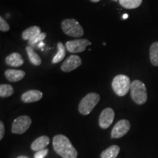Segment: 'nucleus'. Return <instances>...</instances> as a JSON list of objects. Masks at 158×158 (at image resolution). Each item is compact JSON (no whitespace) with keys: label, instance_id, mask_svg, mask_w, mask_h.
<instances>
[{"label":"nucleus","instance_id":"f257e3e1","mask_svg":"<svg viewBox=\"0 0 158 158\" xmlns=\"http://www.w3.org/2000/svg\"><path fill=\"white\" fill-rule=\"evenodd\" d=\"M54 151L62 158H76L78 152L68 137L64 135H56L53 139Z\"/></svg>","mask_w":158,"mask_h":158},{"label":"nucleus","instance_id":"f03ea898","mask_svg":"<svg viewBox=\"0 0 158 158\" xmlns=\"http://www.w3.org/2000/svg\"><path fill=\"white\" fill-rule=\"evenodd\" d=\"M130 95L138 105H143L147 100V90L145 84L139 80H135L130 86Z\"/></svg>","mask_w":158,"mask_h":158},{"label":"nucleus","instance_id":"7ed1b4c3","mask_svg":"<svg viewBox=\"0 0 158 158\" xmlns=\"http://www.w3.org/2000/svg\"><path fill=\"white\" fill-rule=\"evenodd\" d=\"M62 29L65 35L73 37H81L84 34L81 25L76 19H68L62 21Z\"/></svg>","mask_w":158,"mask_h":158},{"label":"nucleus","instance_id":"20e7f679","mask_svg":"<svg viewBox=\"0 0 158 158\" xmlns=\"http://www.w3.org/2000/svg\"><path fill=\"white\" fill-rule=\"evenodd\" d=\"M100 95L95 92H91L86 94L79 103L78 110L80 114L85 116L89 114L100 101Z\"/></svg>","mask_w":158,"mask_h":158},{"label":"nucleus","instance_id":"39448f33","mask_svg":"<svg viewBox=\"0 0 158 158\" xmlns=\"http://www.w3.org/2000/svg\"><path fill=\"white\" fill-rule=\"evenodd\" d=\"M111 86L114 92L118 96L123 97L126 95L130 90L131 82L128 76L125 75H118L114 77Z\"/></svg>","mask_w":158,"mask_h":158},{"label":"nucleus","instance_id":"423d86ee","mask_svg":"<svg viewBox=\"0 0 158 158\" xmlns=\"http://www.w3.org/2000/svg\"><path fill=\"white\" fill-rule=\"evenodd\" d=\"M31 124V118L28 116H21L15 118L12 124V133L23 134L29 129Z\"/></svg>","mask_w":158,"mask_h":158},{"label":"nucleus","instance_id":"0eeeda50","mask_svg":"<svg viewBox=\"0 0 158 158\" xmlns=\"http://www.w3.org/2000/svg\"><path fill=\"white\" fill-rule=\"evenodd\" d=\"M92 45V43L88 39H78L68 41L65 44L66 49L69 52L78 54L86 50L88 45Z\"/></svg>","mask_w":158,"mask_h":158},{"label":"nucleus","instance_id":"6e6552de","mask_svg":"<svg viewBox=\"0 0 158 158\" xmlns=\"http://www.w3.org/2000/svg\"><path fill=\"white\" fill-rule=\"evenodd\" d=\"M130 129V123L128 120L122 119L116 123L111 131L112 138H119L123 137Z\"/></svg>","mask_w":158,"mask_h":158},{"label":"nucleus","instance_id":"1a4fd4ad","mask_svg":"<svg viewBox=\"0 0 158 158\" xmlns=\"http://www.w3.org/2000/svg\"><path fill=\"white\" fill-rule=\"evenodd\" d=\"M114 116V110L110 108H107L104 109L100 114L99 117V125L102 129H107L113 123Z\"/></svg>","mask_w":158,"mask_h":158},{"label":"nucleus","instance_id":"9d476101","mask_svg":"<svg viewBox=\"0 0 158 158\" xmlns=\"http://www.w3.org/2000/svg\"><path fill=\"white\" fill-rule=\"evenodd\" d=\"M82 64L81 59L77 55H71L62 63L61 69L63 72L69 73L76 70Z\"/></svg>","mask_w":158,"mask_h":158},{"label":"nucleus","instance_id":"9b49d317","mask_svg":"<svg viewBox=\"0 0 158 158\" xmlns=\"http://www.w3.org/2000/svg\"><path fill=\"white\" fill-rule=\"evenodd\" d=\"M42 92L39 90H29L24 92L21 95V100L25 103H30V102H34L39 101L43 98Z\"/></svg>","mask_w":158,"mask_h":158},{"label":"nucleus","instance_id":"f8f14e48","mask_svg":"<svg viewBox=\"0 0 158 158\" xmlns=\"http://www.w3.org/2000/svg\"><path fill=\"white\" fill-rule=\"evenodd\" d=\"M25 72L21 70H15V69H8L5 71V76L7 81L10 82H18L24 78Z\"/></svg>","mask_w":158,"mask_h":158},{"label":"nucleus","instance_id":"ddd939ff","mask_svg":"<svg viewBox=\"0 0 158 158\" xmlns=\"http://www.w3.org/2000/svg\"><path fill=\"white\" fill-rule=\"evenodd\" d=\"M5 62L9 66L13 67V68H18V67H21V65H23L24 61H23L21 54L15 52L12 53L11 54L6 57Z\"/></svg>","mask_w":158,"mask_h":158},{"label":"nucleus","instance_id":"4468645a","mask_svg":"<svg viewBox=\"0 0 158 158\" xmlns=\"http://www.w3.org/2000/svg\"><path fill=\"white\" fill-rule=\"evenodd\" d=\"M50 139L48 136L43 135L40 137L37 138L32 142L31 145V149L33 151H40V150L45 149V148L49 144Z\"/></svg>","mask_w":158,"mask_h":158},{"label":"nucleus","instance_id":"2eb2a0df","mask_svg":"<svg viewBox=\"0 0 158 158\" xmlns=\"http://www.w3.org/2000/svg\"><path fill=\"white\" fill-rule=\"evenodd\" d=\"M41 33V29L37 26H32L29 27L28 29H25L22 33V38L24 40H31L35 38Z\"/></svg>","mask_w":158,"mask_h":158},{"label":"nucleus","instance_id":"dca6fc26","mask_svg":"<svg viewBox=\"0 0 158 158\" xmlns=\"http://www.w3.org/2000/svg\"><path fill=\"white\" fill-rule=\"evenodd\" d=\"M26 51H27L29 59L31 64L35 65V66H39V65L41 64L42 59H41L39 55L35 52V51L32 48V47L30 46V45H28L26 48Z\"/></svg>","mask_w":158,"mask_h":158},{"label":"nucleus","instance_id":"f3484780","mask_svg":"<svg viewBox=\"0 0 158 158\" xmlns=\"http://www.w3.org/2000/svg\"><path fill=\"white\" fill-rule=\"evenodd\" d=\"M120 152V148L117 145L110 146L108 149L104 150L100 155L101 158H116Z\"/></svg>","mask_w":158,"mask_h":158},{"label":"nucleus","instance_id":"a211bd4d","mask_svg":"<svg viewBox=\"0 0 158 158\" xmlns=\"http://www.w3.org/2000/svg\"><path fill=\"white\" fill-rule=\"evenodd\" d=\"M57 48H58V52L53 58V64H57V63L60 62L61 61L63 60L65 54H66V47L63 45L62 43L59 42L57 43Z\"/></svg>","mask_w":158,"mask_h":158},{"label":"nucleus","instance_id":"6ab92c4d","mask_svg":"<svg viewBox=\"0 0 158 158\" xmlns=\"http://www.w3.org/2000/svg\"><path fill=\"white\" fill-rule=\"evenodd\" d=\"M149 56L152 65L158 67V42L152 44L149 49Z\"/></svg>","mask_w":158,"mask_h":158},{"label":"nucleus","instance_id":"aec40b11","mask_svg":"<svg viewBox=\"0 0 158 158\" xmlns=\"http://www.w3.org/2000/svg\"><path fill=\"white\" fill-rule=\"evenodd\" d=\"M119 3L126 9H135L141 5L142 0H119Z\"/></svg>","mask_w":158,"mask_h":158},{"label":"nucleus","instance_id":"412c9836","mask_svg":"<svg viewBox=\"0 0 158 158\" xmlns=\"http://www.w3.org/2000/svg\"><path fill=\"white\" fill-rule=\"evenodd\" d=\"M13 93H14V89L11 85H0V96H1V98H8Z\"/></svg>","mask_w":158,"mask_h":158},{"label":"nucleus","instance_id":"4be33fe9","mask_svg":"<svg viewBox=\"0 0 158 158\" xmlns=\"http://www.w3.org/2000/svg\"><path fill=\"white\" fill-rule=\"evenodd\" d=\"M46 37V33L45 32H41L40 34L38 36L35 37V38L29 41V44L31 45H32V46H34L37 44V43H40L42 42L43 40H44V39Z\"/></svg>","mask_w":158,"mask_h":158},{"label":"nucleus","instance_id":"5701e85b","mask_svg":"<svg viewBox=\"0 0 158 158\" xmlns=\"http://www.w3.org/2000/svg\"><path fill=\"white\" fill-rule=\"evenodd\" d=\"M0 30L2 31H8L10 30L9 24L2 16L0 17Z\"/></svg>","mask_w":158,"mask_h":158},{"label":"nucleus","instance_id":"b1692460","mask_svg":"<svg viewBox=\"0 0 158 158\" xmlns=\"http://www.w3.org/2000/svg\"><path fill=\"white\" fill-rule=\"evenodd\" d=\"M48 149H45L43 150H40V151H37L36 153L35 154L34 157L35 158H44L45 156L48 154Z\"/></svg>","mask_w":158,"mask_h":158},{"label":"nucleus","instance_id":"393cba45","mask_svg":"<svg viewBox=\"0 0 158 158\" xmlns=\"http://www.w3.org/2000/svg\"><path fill=\"white\" fill-rule=\"evenodd\" d=\"M4 134H5V125L3 122H0V139H2Z\"/></svg>","mask_w":158,"mask_h":158},{"label":"nucleus","instance_id":"a878e982","mask_svg":"<svg viewBox=\"0 0 158 158\" xmlns=\"http://www.w3.org/2000/svg\"><path fill=\"white\" fill-rule=\"evenodd\" d=\"M45 45V43H43V41L42 42H40L39 43V45H38V48H42V47L43 46H44Z\"/></svg>","mask_w":158,"mask_h":158},{"label":"nucleus","instance_id":"bb28decb","mask_svg":"<svg viewBox=\"0 0 158 158\" xmlns=\"http://www.w3.org/2000/svg\"><path fill=\"white\" fill-rule=\"evenodd\" d=\"M91 2H94V3H96V2H100V0H90Z\"/></svg>","mask_w":158,"mask_h":158},{"label":"nucleus","instance_id":"cd10ccee","mask_svg":"<svg viewBox=\"0 0 158 158\" xmlns=\"http://www.w3.org/2000/svg\"><path fill=\"white\" fill-rule=\"evenodd\" d=\"M127 18H128V15H127V14H124V15H123V19H127Z\"/></svg>","mask_w":158,"mask_h":158},{"label":"nucleus","instance_id":"c85d7f7f","mask_svg":"<svg viewBox=\"0 0 158 158\" xmlns=\"http://www.w3.org/2000/svg\"><path fill=\"white\" fill-rule=\"evenodd\" d=\"M17 158H28V157H26V156H19V157H18Z\"/></svg>","mask_w":158,"mask_h":158}]
</instances>
